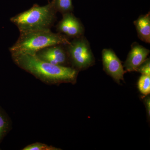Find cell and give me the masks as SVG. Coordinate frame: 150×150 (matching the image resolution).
Masks as SVG:
<instances>
[{
  "label": "cell",
  "instance_id": "cell-1",
  "mask_svg": "<svg viewBox=\"0 0 150 150\" xmlns=\"http://www.w3.org/2000/svg\"><path fill=\"white\" fill-rule=\"evenodd\" d=\"M19 67L49 84L75 83L79 71L72 67L52 64L38 58L35 55L18 54L11 55Z\"/></svg>",
  "mask_w": 150,
  "mask_h": 150
},
{
  "label": "cell",
  "instance_id": "cell-2",
  "mask_svg": "<svg viewBox=\"0 0 150 150\" xmlns=\"http://www.w3.org/2000/svg\"><path fill=\"white\" fill-rule=\"evenodd\" d=\"M16 42L9 48L11 55H35L41 49L56 45H67L70 42L66 35L54 33L50 30L20 32Z\"/></svg>",
  "mask_w": 150,
  "mask_h": 150
},
{
  "label": "cell",
  "instance_id": "cell-3",
  "mask_svg": "<svg viewBox=\"0 0 150 150\" xmlns=\"http://www.w3.org/2000/svg\"><path fill=\"white\" fill-rule=\"evenodd\" d=\"M56 13L51 1L44 6L33 5L29 9L11 18L10 21L20 32L50 30L56 21Z\"/></svg>",
  "mask_w": 150,
  "mask_h": 150
},
{
  "label": "cell",
  "instance_id": "cell-4",
  "mask_svg": "<svg viewBox=\"0 0 150 150\" xmlns=\"http://www.w3.org/2000/svg\"><path fill=\"white\" fill-rule=\"evenodd\" d=\"M65 46L72 68L79 71L94 64L95 58L90 45L83 35L74 38Z\"/></svg>",
  "mask_w": 150,
  "mask_h": 150
},
{
  "label": "cell",
  "instance_id": "cell-5",
  "mask_svg": "<svg viewBox=\"0 0 150 150\" xmlns=\"http://www.w3.org/2000/svg\"><path fill=\"white\" fill-rule=\"evenodd\" d=\"M39 59L52 64L67 67L70 64L65 45H56L41 49L35 54Z\"/></svg>",
  "mask_w": 150,
  "mask_h": 150
},
{
  "label": "cell",
  "instance_id": "cell-6",
  "mask_svg": "<svg viewBox=\"0 0 150 150\" xmlns=\"http://www.w3.org/2000/svg\"><path fill=\"white\" fill-rule=\"evenodd\" d=\"M102 59L103 69L107 74L110 76L119 83L123 80L125 71L121 61L113 50L105 48L102 51Z\"/></svg>",
  "mask_w": 150,
  "mask_h": 150
},
{
  "label": "cell",
  "instance_id": "cell-7",
  "mask_svg": "<svg viewBox=\"0 0 150 150\" xmlns=\"http://www.w3.org/2000/svg\"><path fill=\"white\" fill-rule=\"evenodd\" d=\"M56 30L59 33L74 38L83 35L84 32L81 22L72 12L63 14L62 19L56 25Z\"/></svg>",
  "mask_w": 150,
  "mask_h": 150
},
{
  "label": "cell",
  "instance_id": "cell-8",
  "mask_svg": "<svg viewBox=\"0 0 150 150\" xmlns=\"http://www.w3.org/2000/svg\"><path fill=\"white\" fill-rule=\"evenodd\" d=\"M149 53L150 50L147 48L139 43H133L123 67L127 71H137L138 68L146 61Z\"/></svg>",
  "mask_w": 150,
  "mask_h": 150
},
{
  "label": "cell",
  "instance_id": "cell-9",
  "mask_svg": "<svg viewBox=\"0 0 150 150\" xmlns=\"http://www.w3.org/2000/svg\"><path fill=\"white\" fill-rule=\"evenodd\" d=\"M139 38L145 43H150V12L141 15L134 21Z\"/></svg>",
  "mask_w": 150,
  "mask_h": 150
},
{
  "label": "cell",
  "instance_id": "cell-10",
  "mask_svg": "<svg viewBox=\"0 0 150 150\" xmlns=\"http://www.w3.org/2000/svg\"><path fill=\"white\" fill-rule=\"evenodd\" d=\"M11 129V118L4 109L0 106V144Z\"/></svg>",
  "mask_w": 150,
  "mask_h": 150
},
{
  "label": "cell",
  "instance_id": "cell-11",
  "mask_svg": "<svg viewBox=\"0 0 150 150\" xmlns=\"http://www.w3.org/2000/svg\"><path fill=\"white\" fill-rule=\"evenodd\" d=\"M54 8L56 11L62 14L72 12L74 10L72 0H53Z\"/></svg>",
  "mask_w": 150,
  "mask_h": 150
},
{
  "label": "cell",
  "instance_id": "cell-12",
  "mask_svg": "<svg viewBox=\"0 0 150 150\" xmlns=\"http://www.w3.org/2000/svg\"><path fill=\"white\" fill-rule=\"evenodd\" d=\"M138 88L141 93L148 95L150 93V76L142 75L138 81Z\"/></svg>",
  "mask_w": 150,
  "mask_h": 150
},
{
  "label": "cell",
  "instance_id": "cell-13",
  "mask_svg": "<svg viewBox=\"0 0 150 150\" xmlns=\"http://www.w3.org/2000/svg\"><path fill=\"white\" fill-rule=\"evenodd\" d=\"M61 150L58 148H55L53 146H48V145L42 143H33L31 144L28 145L22 149V150Z\"/></svg>",
  "mask_w": 150,
  "mask_h": 150
},
{
  "label": "cell",
  "instance_id": "cell-14",
  "mask_svg": "<svg viewBox=\"0 0 150 150\" xmlns=\"http://www.w3.org/2000/svg\"><path fill=\"white\" fill-rule=\"evenodd\" d=\"M137 71L142 75L150 76V62L149 59H147L137 69Z\"/></svg>",
  "mask_w": 150,
  "mask_h": 150
},
{
  "label": "cell",
  "instance_id": "cell-15",
  "mask_svg": "<svg viewBox=\"0 0 150 150\" xmlns=\"http://www.w3.org/2000/svg\"><path fill=\"white\" fill-rule=\"evenodd\" d=\"M146 107L147 111L148 116L150 117V99L149 97H148L145 100Z\"/></svg>",
  "mask_w": 150,
  "mask_h": 150
},
{
  "label": "cell",
  "instance_id": "cell-16",
  "mask_svg": "<svg viewBox=\"0 0 150 150\" xmlns=\"http://www.w3.org/2000/svg\"><path fill=\"white\" fill-rule=\"evenodd\" d=\"M0 150H1V149H0Z\"/></svg>",
  "mask_w": 150,
  "mask_h": 150
}]
</instances>
